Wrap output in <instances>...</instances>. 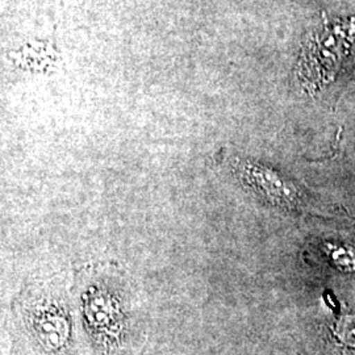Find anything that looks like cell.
Returning <instances> with one entry per match:
<instances>
[{"label": "cell", "instance_id": "3957f363", "mask_svg": "<svg viewBox=\"0 0 355 355\" xmlns=\"http://www.w3.org/2000/svg\"><path fill=\"white\" fill-rule=\"evenodd\" d=\"M234 168L242 183L267 203L293 209L303 200L300 189L271 168L252 162H237Z\"/></svg>", "mask_w": 355, "mask_h": 355}, {"label": "cell", "instance_id": "7a4b0ae2", "mask_svg": "<svg viewBox=\"0 0 355 355\" xmlns=\"http://www.w3.org/2000/svg\"><path fill=\"white\" fill-rule=\"evenodd\" d=\"M28 341L41 355L66 354L76 328L70 303L51 290L26 291L19 304Z\"/></svg>", "mask_w": 355, "mask_h": 355}, {"label": "cell", "instance_id": "6da1fadb", "mask_svg": "<svg viewBox=\"0 0 355 355\" xmlns=\"http://www.w3.org/2000/svg\"><path fill=\"white\" fill-rule=\"evenodd\" d=\"M76 287L94 341L104 354H120V347L129 343L136 316L127 280L111 268H89Z\"/></svg>", "mask_w": 355, "mask_h": 355}, {"label": "cell", "instance_id": "277c9868", "mask_svg": "<svg viewBox=\"0 0 355 355\" xmlns=\"http://www.w3.org/2000/svg\"><path fill=\"white\" fill-rule=\"evenodd\" d=\"M325 250L336 266L345 271H355L354 249L338 245H328Z\"/></svg>", "mask_w": 355, "mask_h": 355}]
</instances>
